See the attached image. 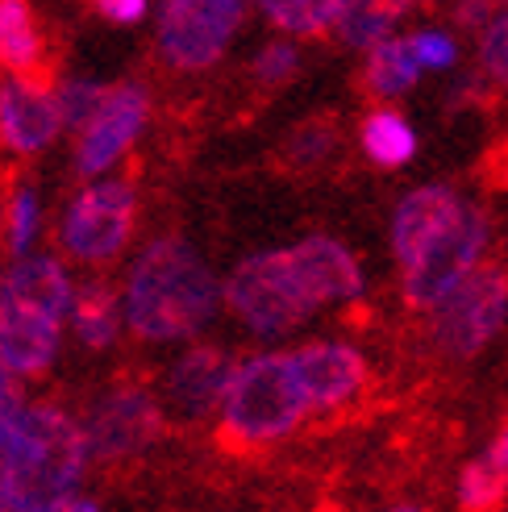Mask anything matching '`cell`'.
Segmentation results:
<instances>
[{"label":"cell","mask_w":508,"mask_h":512,"mask_svg":"<svg viewBox=\"0 0 508 512\" xmlns=\"http://www.w3.org/2000/svg\"><path fill=\"white\" fill-rule=\"evenodd\" d=\"M363 296L367 271L334 234L254 250L225 271V313L259 342H284L321 313L350 309Z\"/></svg>","instance_id":"1"},{"label":"cell","mask_w":508,"mask_h":512,"mask_svg":"<svg viewBox=\"0 0 508 512\" xmlns=\"http://www.w3.org/2000/svg\"><path fill=\"white\" fill-rule=\"evenodd\" d=\"M496 242L492 213L454 184L409 188L388 217V246L400 271V296L413 313H429L471 271L488 263Z\"/></svg>","instance_id":"2"},{"label":"cell","mask_w":508,"mask_h":512,"mask_svg":"<svg viewBox=\"0 0 508 512\" xmlns=\"http://www.w3.org/2000/svg\"><path fill=\"white\" fill-rule=\"evenodd\" d=\"M121 309L142 346H184L225 313V275L184 234H155L121 271Z\"/></svg>","instance_id":"3"},{"label":"cell","mask_w":508,"mask_h":512,"mask_svg":"<svg viewBox=\"0 0 508 512\" xmlns=\"http://www.w3.org/2000/svg\"><path fill=\"white\" fill-rule=\"evenodd\" d=\"M96 463L84 421L67 404L38 396L17 408L0 438V500L5 512H59L80 496Z\"/></svg>","instance_id":"4"},{"label":"cell","mask_w":508,"mask_h":512,"mask_svg":"<svg viewBox=\"0 0 508 512\" xmlns=\"http://www.w3.org/2000/svg\"><path fill=\"white\" fill-rule=\"evenodd\" d=\"M75 275L63 254L9 259L0 284V363L21 383L42 379L63 354V329L75 300Z\"/></svg>","instance_id":"5"},{"label":"cell","mask_w":508,"mask_h":512,"mask_svg":"<svg viewBox=\"0 0 508 512\" xmlns=\"http://www.w3.org/2000/svg\"><path fill=\"white\" fill-rule=\"evenodd\" d=\"M313 417L292 346L238 354L230 388L217 408V438L230 450H267L288 442Z\"/></svg>","instance_id":"6"},{"label":"cell","mask_w":508,"mask_h":512,"mask_svg":"<svg viewBox=\"0 0 508 512\" xmlns=\"http://www.w3.org/2000/svg\"><path fill=\"white\" fill-rule=\"evenodd\" d=\"M138 234V184L125 175L84 179L55 221V246L84 271L113 267Z\"/></svg>","instance_id":"7"},{"label":"cell","mask_w":508,"mask_h":512,"mask_svg":"<svg viewBox=\"0 0 508 512\" xmlns=\"http://www.w3.org/2000/svg\"><path fill=\"white\" fill-rule=\"evenodd\" d=\"M425 317V346L446 363H471L508 329V271L484 263Z\"/></svg>","instance_id":"8"},{"label":"cell","mask_w":508,"mask_h":512,"mask_svg":"<svg viewBox=\"0 0 508 512\" xmlns=\"http://www.w3.org/2000/svg\"><path fill=\"white\" fill-rule=\"evenodd\" d=\"M92 458L105 467H130L159 446L167 429V408L159 392L142 379L105 383L80 413Z\"/></svg>","instance_id":"9"},{"label":"cell","mask_w":508,"mask_h":512,"mask_svg":"<svg viewBox=\"0 0 508 512\" xmlns=\"http://www.w3.org/2000/svg\"><path fill=\"white\" fill-rule=\"evenodd\" d=\"M254 0H159L155 55L175 75L209 71L242 34Z\"/></svg>","instance_id":"10"},{"label":"cell","mask_w":508,"mask_h":512,"mask_svg":"<svg viewBox=\"0 0 508 512\" xmlns=\"http://www.w3.org/2000/svg\"><path fill=\"white\" fill-rule=\"evenodd\" d=\"M150 113H155V100H150V88L142 80L109 84L96 113L75 130V146H71L75 175L80 179L113 175L150 130Z\"/></svg>","instance_id":"11"},{"label":"cell","mask_w":508,"mask_h":512,"mask_svg":"<svg viewBox=\"0 0 508 512\" xmlns=\"http://www.w3.org/2000/svg\"><path fill=\"white\" fill-rule=\"evenodd\" d=\"M238 367V354L217 342H184L175 346L167 367L159 371L155 392L167 408V421L175 425H205L217 421V408L230 388V375Z\"/></svg>","instance_id":"12"},{"label":"cell","mask_w":508,"mask_h":512,"mask_svg":"<svg viewBox=\"0 0 508 512\" xmlns=\"http://www.w3.org/2000/svg\"><path fill=\"white\" fill-rule=\"evenodd\" d=\"M67 134L55 84L42 75H0V155L34 159Z\"/></svg>","instance_id":"13"},{"label":"cell","mask_w":508,"mask_h":512,"mask_svg":"<svg viewBox=\"0 0 508 512\" xmlns=\"http://www.w3.org/2000/svg\"><path fill=\"white\" fill-rule=\"evenodd\" d=\"M292 354H296L304 388H309L313 417H338L363 400L367 383H371V363L354 342L309 338V342L292 346Z\"/></svg>","instance_id":"14"},{"label":"cell","mask_w":508,"mask_h":512,"mask_svg":"<svg viewBox=\"0 0 508 512\" xmlns=\"http://www.w3.org/2000/svg\"><path fill=\"white\" fill-rule=\"evenodd\" d=\"M67 329H71V338L80 342L84 350H92V354L113 350L117 338H121V329H125L121 288L105 284V279H84V284L75 288Z\"/></svg>","instance_id":"15"},{"label":"cell","mask_w":508,"mask_h":512,"mask_svg":"<svg viewBox=\"0 0 508 512\" xmlns=\"http://www.w3.org/2000/svg\"><path fill=\"white\" fill-rule=\"evenodd\" d=\"M421 63L409 46V34H392L388 42H379L375 50L363 55V88L379 100V105H396L417 84H421Z\"/></svg>","instance_id":"16"},{"label":"cell","mask_w":508,"mask_h":512,"mask_svg":"<svg viewBox=\"0 0 508 512\" xmlns=\"http://www.w3.org/2000/svg\"><path fill=\"white\" fill-rule=\"evenodd\" d=\"M46 67V34L34 17L30 0H0V71L9 75H42Z\"/></svg>","instance_id":"17"},{"label":"cell","mask_w":508,"mask_h":512,"mask_svg":"<svg viewBox=\"0 0 508 512\" xmlns=\"http://www.w3.org/2000/svg\"><path fill=\"white\" fill-rule=\"evenodd\" d=\"M359 150L384 171H400L417 159L421 138L417 125L392 105H379L359 121Z\"/></svg>","instance_id":"18"},{"label":"cell","mask_w":508,"mask_h":512,"mask_svg":"<svg viewBox=\"0 0 508 512\" xmlns=\"http://www.w3.org/2000/svg\"><path fill=\"white\" fill-rule=\"evenodd\" d=\"M354 5H359V0H254V13H259L275 34L325 38L338 30L342 17Z\"/></svg>","instance_id":"19"},{"label":"cell","mask_w":508,"mask_h":512,"mask_svg":"<svg viewBox=\"0 0 508 512\" xmlns=\"http://www.w3.org/2000/svg\"><path fill=\"white\" fill-rule=\"evenodd\" d=\"M42 229H46V204H42V192L30 179H17L9 188V213H5V254L9 259H25L34 254L38 242H42Z\"/></svg>","instance_id":"20"},{"label":"cell","mask_w":508,"mask_h":512,"mask_svg":"<svg viewBox=\"0 0 508 512\" xmlns=\"http://www.w3.org/2000/svg\"><path fill=\"white\" fill-rule=\"evenodd\" d=\"M400 13H404L400 0H359V5L342 17L334 38L346 50L367 55V50H375L379 42H388L392 34H400Z\"/></svg>","instance_id":"21"},{"label":"cell","mask_w":508,"mask_h":512,"mask_svg":"<svg viewBox=\"0 0 508 512\" xmlns=\"http://www.w3.org/2000/svg\"><path fill=\"white\" fill-rule=\"evenodd\" d=\"M504 492H508V471L496 458V450L475 454L459 471V483H454V500H459L463 512H496Z\"/></svg>","instance_id":"22"},{"label":"cell","mask_w":508,"mask_h":512,"mask_svg":"<svg viewBox=\"0 0 508 512\" xmlns=\"http://www.w3.org/2000/svg\"><path fill=\"white\" fill-rule=\"evenodd\" d=\"M338 125L334 121H304V125H296V130L288 134V142H284V159L296 167V171H317V167H325L329 159L338 155Z\"/></svg>","instance_id":"23"},{"label":"cell","mask_w":508,"mask_h":512,"mask_svg":"<svg viewBox=\"0 0 508 512\" xmlns=\"http://www.w3.org/2000/svg\"><path fill=\"white\" fill-rule=\"evenodd\" d=\"M300 46H296V38H288V34H279V38H271L267 46H259L254 50V59H250V80L259 84L263 92H275V88H288L296 75H300Z\"/></svg>","instance_id":"24"},{"label":"cell","mask_w":508,"mask_h":512,"mask_svg":"<svg viewBox=\"0 0 508 512\" xmlns=\"http://www.w3.org/2000/svg\"><path fill=\"white\" fill-rule=\"evenodd\" d=\"M475 59H479V71H484V80L508 92V0L492 13V21L484 25V30H479Z\"/></svg>","instance_id":"25"},{"label":"cell","mask_w":508,"mask_h":512,"mask_svg":"<svg viewBox=\"0 0 508 512\" xmlns=\"http://www.w3.org/2000/svg\"><path fill=\"white\" fill-rule=\"evenodd\" d=\"M409 46H413V55H417L425 75L454 71V67H459V59H463L459 34L442 30V25H421V30H409Z\"/></svg>","instance_id":"26"},{"label":"cell","mask_w":508,"mask_h":512,"mask_svg":"<svg viewBox=\"0 0 508 512\" xmlns=\"http://www.w3.org/2000/svg\"><path fill=\"white\" fill-rule=\"evenodd\" d=\"M59 92V105H63V117H67V130L75 134L80 125L96 113V105L105 100L109 84H100V80H88V75H67V80L55 84Z\"/></svg>","instance_id":"27"},{"label":"cell","mask_w":508,"mask_h":512,"mask_svg":"<svg viewBox=\"0 0 508 512\" xmlns=\"http://www.w3.org/2000/svg\"><path fill=\"white\" fill-rule=\"evenodd\" d=\"M92 9L109 25H138L150 13V0H92Z\"/></svg>","instance_id":"28"},{"label":"cell","mask_w":508,"mask_h":512,"mask_svg":"<svg viewBox=\"0 0 508 512\" xmlns=\"http://www.w3.org/2000/svg\"><path fill=\"white\" fill-rule=\"evenodd\" d=\"M25 404V392H21V379L0 363V438H5V429H9V421L17 417V408Z\"/></svg>","instance_id":"29"},{"label":"cell","mask_w":508,"mask_h":512,"mask_svg":"<svg viewBox=\"0 0 508 512\" xmlns=\"http://www.w3.org/2000/svg\"><path fill=\"white\" fill-rule=\"evenodd\" d=\"M500 5L496 0H459V25H467V30H484V25L492 21V13H496Z\"/></svg>","instance_id":"30"},{"label":"cell","mask_w":508,"mask_h":512,"mask_svg":"<svg viewBox=\"0 0 508 512\" xmlns=\"http://www.w3.org/2000/svg\"><path fill=\"white\" fill-rule=\"evenodd\" d=\"M59 512H100V500H92V496H84V492H80L75 500H67Z\"/></svg>","instance_id":"31"},{"label":"cell","mask_w":508,"mask_h":512,"mask_svg":"<svg viewBox=\"0 0 508 512\" xmlns=\"http://www.w3.org/2000/svg\"><path fill=\"white\" fill-rule=\"evenodd\" d=\"M492 175H496V184L508 192V146H504L500 155H496V163H492Z\"/></svg>","instance_id":"32"},{"label":"cell","mask_w":508,"mask_h":512,"mask_svg":"<svg viewBox=\"0 0 508 512\" xmlns=\"http://www.w3.org/2000/svg\"><path fill=\"white\" fill-rule=\"evenodd\" d=\"M492 450H496V458H500L504 471H508V425L500 429V438H496V446H492Z\"/></svg>","instance_id":"33"},{"label":"cell","mask_w":508,"mask_h":512,"mask_svg":"<svg viewBox=\"0 0 508 512\" xmlns=\"http://www.w3.org/2000/svg\"><path fill=\"white\" fill-rule=\"evenodd\" d=\"M5 213H9V184H5V175H0V234H5Z\"/></svg>","instance_id":"34"},{"label":"cell","mask_w":508,"mask_h":512,"mask_svg":"<svg viewBox=\"0 0 508 512\" xmlns=\"http://www.w3.org/2000/svg\"><path fill=\"white\" fill-rule=\"evenodd\" d=\"M379 512H429L425 504H413V500H400V504H388V508H379Z\"/></svg>","instance_id":"35"},{"label":"cell","mask_w":508,"mask_h":512,"mask_svg":"<svg viewBox=\"0 0 508 512\" xmlns=\"http://www.w3.org/2000/svg\"><path fill=\"white\" fill-rule=\"evenodd\" d=\"M400 5H417V0H400Z\"/></svg>","instance_id":"36"},{"label":"cell","mask_w":508,"mask_h":512,"mask_svg":"<svg viewBox=\"0 0 508 512\" xmlns=\"http://www.w3.org/2000/svg\"><path fill=\"white\" fill-rule=\"evenodd\" d=\"M0 284H5V267H0Z\"/></svg>","instance_id":"37"},{"label":"cell","mask_w":508,"mask_h":512,"mask_svg":"<svg viewBox=\"0 0 508 512\" xmlns=\"http://www.w3.org/2000/svg\"><path fill=\"white\" fill-rule=\"evenodd\" d=\"M0 512H5V500H0Z\"/></svg>","instance_id":"38"}]
</instances>
